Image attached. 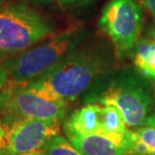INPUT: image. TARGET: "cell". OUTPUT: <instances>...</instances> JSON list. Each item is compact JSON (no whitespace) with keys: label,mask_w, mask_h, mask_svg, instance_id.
Masks as SVG:
<instances>
[{"label":"cell","mask_w":155,"mask_h":155,"mask_svg":"<svg viewBox=\"0 0 155 155\" xmlns=\"http://www.w3.org/2000/svg\"><path fill=\"white\" fill-rule=\"evenodd\" d=\"M45 155H82L61 134L51 137L43 147Z\"/></svg>","instance_id":"cell-11"},{"label":"cell","mask_w":155,"mask_h":155,"mask_svg":"<svg viewBox=\"0 0 155 155\" xmlns=\"http://www.w3.org/2000/svg\"><path fill=\"white\" fill-rule=\"evenodd\" d=\"M115 51L106 41L86 40L51 71L23 86L45 99L69 104L115 69Z\"/></svg>","instance_id":"cell-1"},{"label":"cell","mask_w":155,"mask_h":155,"mask_svg":"<svg viewBox=\"0 0 155 155\" xmlns=\"http://www.w3.org/2000/svg\"><path fill=\"white\" fill-rule=\"evenodd\" d=\"M132 60L136 70L146 79L155 78V38L152 36L139 39L132 49Z\"/></svg>","instance_id":"cell-10"},{"label":"cell","mask_w":155,"mask_h":155,"mask_svg":"<svg viewBox=\"0 0 155 155\" xmlns=\"http://www.w3.org/2000/svg\"><path fill=\"white\" fill-rule=\"evenodd\" d=\"M21 155H45L43 149L38 150V151H35V152H30V153H26V154H21Z\"/></svg>","instance_id":"cell-19"},{"label":"cell","mask_w":155,"mask_h":155,"mask_svg":"<svg viewBox=\"0 0 155 155\" xmlns=\"http://www.w3.org/2000/svg\"><path fill=\"white\" fill-rule=\"evenodd\" d=\"M38 1L45 2V3H51V4H58V5H63V6H68V5H76V4H81L89 0H38Z\"/></svg>","instance_id":"cell-14"},{"label":"cell","mask_w":155,"mask_h":155,"mask_svg":"<svg viewBox=\"0 0 155 155\" xmlns=\"http://www.w3.org/2000/svg\"><path fill=\"white\" fill-rule=\"evenodd\" d=\"M0 155H21L43 149L48 141L60 134V121L23 119L5 126Z\"/></svg>","instance_id":"cell-7"},{"label":"cell","mask_w":155,"mask_h":155,"mask_svg":"<svg viewBox=\"0 0 155 155\" xmlns=\"http://www.w3.org/2000/svg\"><path fill=\"white\" fill-rule=\"evenodd\" d=\"M6 5V0H0V10Z\"/></svg>","instance_id":"cell-22"},{"label":"cell","mask_w":155,"mask_h":155,"mask_svg":"<svg viewBox=\"0 0 155 155\" xmlns=\"http://www.w3.org/2000/svg\"><path fill=\"white\" fill-rule=\"evenodd\" d=\"M127 138H128V145L129 150L131 154H139V155H155L152 150L145 144L143 140L139 137V135L136 133L135 130H128L127 133Z\"/></svg>","instance_id":"cell-12"},{"label":"cell","mask_w":155,"mask_h":155,"mask_svg":"<svg viewBox=\"0 0 155 155\" xmlns=\"http://www.w3.org/2000/svg\"><path fill=\"white\" fill-rule=\"evenodd\" d=\"M136 133L139 135L141 140L145 142V144L152 150L155 154V127L152 126H142L135 128Z\"/></svg>","instance_id":"cell-13"},{"label":"cell","mask_w":155,"mask_h":155,"mask_svg":"<svg viewBox=\"0 0 155 155\" xmlns=\"http://www.w3.org/2000/svg\"><path fill=\"white\" fill-rule=\"evenodd\" d=\"M64 133L79 134H105V106L86 104L75 110L64 124Z\"/></svg>","instance_id":"cell-9"},{"label":"cell","mask_w":155,"mask_h":155,"mask_svg":"<svg viewBox=\"0 0 155 155\" xmlns=\"http://www.w3.org/2000/svg\"><path fill=\"white\" fill-rule=\"evenodd\" d=\"M149 35L150 36H152V38H155V19L153 21V24H152V26H151V28H150V32H149Z\"/></svg>","instance_id":"cell-20"},{"label":"cell","mask_w":155,"mask_h":155,"mask_svg":"<svg viewBox=\"0 0 155 155\" xmlns=\"http://www.w3.org/2000/svg\"><path fill=\"white\" fill-rule=\"evenodd\" d=\"M129 155H139V154H129Z\"/></svg>","instance_id":"cell-23"},{"label":"cell","mask_w":155,"mask_h":155,"mask_svg":"<svg viewBox=\"0 0 155 155\" xmlns=\"http://www.w3.org/2000/svg\"><path fill=\"white\" fill-rule=\"evenodd\" d=\"M8 84V75L6 73L5 69L0 64V90L3 89Z\"/></svg>","instance_id":"cell-16"},{"label":"cell","mask_w":155,"mask_h":155,"mask_svg":"<svg viewBox=\"0 0 155 155\" xmlns=\"http://www.w3.org/2000/svg\"><path fill=\"white\" fill-rule=\"evenodd\" d=\"M89 38L84 27H71L51 35L27 51L1 61L8 84L26 85L43 76Z\"/></svg>","instance_id":"cell-3"},{"label":"cell","mask_w":155,"mask_h":155,"mask_svg":"<svg viewBox=\"0 0 155 155\" xmlns=\"http://www.w3.org/2000/svg\"><path fill=\"white\" fill-rule=\"evenodd\" d=\"M68 105L43 98L23 85L7 84L0 90V117L4 126L23 119L61 122L67 115Z\"/></svg>","instance_id":"cell-5"},{"label":"cell","mask_w":155,"mask_h":155,"mask_svg":"<svg viewBox=\"0 0 155 155\" xmlns=\"http://www.w3.org/2000/svg\"><path fill=\"white\" fill-rule=\"evenodd\" d=\"M5 133H6L5 126H4V124H3V121L1 119V117H0V150H1L2 145H3V141H4Z\"/></svg>","instance_id":"cell-17"},{"label":"cell","mask_w":155,"mask_h":155,"mask_svg":"<svg viewBox=\"0 0 155 155\" xmlns=\"http://www.w3.org/2000/svg\"><path fill=\"white\" fill-rule=\"evenodd\" d=\"M143 25V7L136 0H109L99 20V27L109 38L118 54L135 48Z\"/></svg>","instance_id":"cell-6"},{"label":"cell","mask_w":155,"mask_h":155,"mask_svg":"<svg viewBox=\"0 0 155 155\" xmlns=\"http://www.w3.org/2000/svg\"><path fill=\"white\" fill-rule=\"evenodd\" d=\"M52 31L48 20L25 3H8L0 10V61L27 51Z\"/></svg>","instance_id":"cell-4"},{"label":"cell","mask_w":155,"mask_h":155,"mask_svg":"<svg viewBox=\"0 0 155 155\" xmlns=\"http://www.w3.org/2000/svg\"><path fill=\"white\" fill-rule=\"evenodd\" d=\"M144 126L155 127V111L154 110L149 114V116L147 117V119H146V121H145V123H144Z\"/></svg>","instance_id":"cell-18"},{"label":"cell","mask_w":155,"mask_h":155,"mask_svg":"<svg viewBox=\"0 0 155 155\" xmlns=\"http://www.w3.org/2000/svg\"><path fill=\"white\" fill-rule=\"evenodd\" d=\"M147 80L138 71L114 69L91 87L84 102L116 107L128 128L144 126L155 104L153 88Z\"/></svg>","instance_id":"cell-2"},{"label":"cell","mask_w":155,"mask_h":155,"mask_svg":"<svg viewBox=\"0 0 155 155\" xmlns=\"http://www.w3.org/2000/svg\"><path fill=\"white\" fill-rule=\"evenodd\" d=\"M149 82H150V84H151V86H152L153 91H154V94H155V78H154V79L149 80Z\"/></svg>","instance_id":"cell-21"},{"label":"cell","mask_w":155,"mask_h":155,"mask_svg":"<svg viewBox=\"0 0 155 155\" xmlns=\"http://www.w3.org/2000/svg\"><path fill=\"white\" fill-rule=\"evenodd\" d=\"M136 1L141 4L142 7L149 11V13L155 19V0H136Z\"/></svg>","instance_id":"cell-15"},{"label":"cell","mask_w":155,"mask_h":155,"mask_svg":"<svg viewBox=\"0 0 155 155\" xmlns=\"http://www.w3.org/2000/svg\"><path fill=\"white\" fill-rule=\"evenodd\" d=\"M128 133V132H127ZM67 138L82 155H129L126 135L79 134L67 132Z\"/></svg>","instance_id":"cell-8"}]
</instances>
